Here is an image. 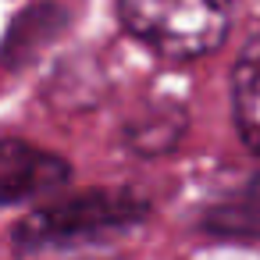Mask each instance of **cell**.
<instances>
[{
    "label": "cell",
    "mask_w": 260,
    "mask_h": 260,
    "mask_svg": "<svg viewBox=\"0 0 260 260\" xmlns=\"http://www.w3.org/2000/svg\"><path fill=\"white\" fill-rule=\"evenodd\" d=\"M189 136V111L182 100H153L118 125V150L139 160L171 157Z\"/></svg>",
    "instance_id": "6"
},
{
    "label": "cell",
    "mask_w": 260,
    "mask_h": 260,
    "mask_svg": "<svg viewBox=\"0 0 260 260\" xmlns=\"http://www.w3.org/2000/svg\"><path fill=\"white\" fill-rule=\"evenodd\" d=\"M196 232L207 242L260 246V171L224 185L196 210Z\"/></svg>",
    "instance_id": "4"
},
{
    "label": "cell",
    "mask_w": 260,
    "mask_h": 260,
    "mask_svg": "<svg viewBox=\"0 0 260 260\" xmlns=\"http://www.w3.org/2000/svg\"><path fill=\"white\" fill-rule=\"evenodd\" d=\"M72 182V164L57 150H47L22 136L0 139V207H22L50 200Z\"/></svg>",
    "instance_id": "3"
},
{
    "label": "cell",
    "mask_w": 260,
    "mask_h": 260,
    "mask_svg": "<svg viewBox=\"0 0 260 260\" xmlns=\"http://www.w3.org/2000/svg\"><path fill=\"white\" fill-rule=\"evenodd\" d=\"M228 96H232V121L242 139V146L260 157V36H253L228 75Z\"/></svg>",
    "instance_id": "7"
},
{
    "label": "cell",
    "mask_w": 260,
    "mask_h": 260,
    "mask_svg": "<svg viewBox=\"0 0 260 260\" xmlns=\"http://www.w3.org/2000/svg\"><path fill=\"white\" fill-rule=\"evenodd\" d=\"M150 214V196L132 185H89L75 192H57L47 203L25 210L8 228V246L15 256L93 246L146 224Z\"/></svg>",
    "instance_id": "1"
},
{
    "label": "cell",
    "mask_w": 260,
    "mask_h": 260,
    "mask_svg": "<svg viewBox=\"0 0 260 260\" xmlns=\"http://www.w3.org/2000/svg\"><path fill=\"white\" fill-rule=\"evenodd\" d=\"M68 29H72V8L68 4H61V0H32V4H25L8 22V32H4V50H0L4 72L8 75L25 72Z\"/></svg>",
    "instance_id": "5"
},
{
    "label": "cell",
    "mask_w": 260,
    "mask_h": 260,
    "mask_svg": "<svg viewBox=\"0 0 260 260\" xmlns=\"http://www.w3.org/2000/svg\"><path fill=\"white\" fill-rule=\"evenodd\" d=\"M121 29L168 64H189L224 47L232 0H118Z\"/></svg>",
    "instance_id": "2"
}]
</instances>
